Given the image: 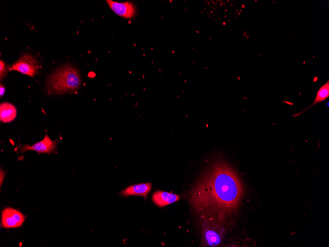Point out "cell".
Instances as JSON below:
<instances>
[{"mask_svg": "<svg viewBox=\"0 0 329 247\" xmlns=\"http://www.w3.org/2000/svg\"><path fill=\"white\" fill-rule=\"evenodd\" d=\"M24 220L23 214L12 208H6L1 212V223L3 228L20 227L23 225Z\"/></svg>", "mask_w": 329, "mask_h": 247, "instance_id": "5b68a950", "label": "cell"}, {"mask_svg": "<svg viewBox=\"0 0 329 247\" xmlns=\"http://www.w3.org/2000/svg\"><path fill=\"white\" fill-rule=\"evenodd\" d=\"M243 189L237 174L226 163H214L191 191L190 203L202 217L224 221L236 211Z\"/></svg>", "mask_w": 329, "mask_h": 247, "instance_id": "6da1fadb", "label": "cell"}, {"mask_svg": "<svg viewBox=\"0 0 329 247\" xmlns=\"http://www.w3.org/2000/svg\"><path fill=\"white\" fill-rule=\"evenodd\" d=\"M152 188V184L150 182L139 183L130 186L120 193L123 196L131 195L146 197Z\"/></svg>", "mask_w": 329, "mask_h": 247, "instance_id": "9c48e42d", "label": "cell"}, {"mask_svg": "<svg viewBox=\"0 0 329 247\" xmlns=\"http://www.w3.org/2000/svg\"><path fill=\"white\" fill-rule=\"evenodd\" d=\"M9 68H7V66L4 64L2 61H0V80H2L8 72V70Z\"/></svg>", "mask_w": 329, "mask_h": 247, "instance_id": "7c38bea8", "label": "cell"}, {"mask_svg": "<svg viewBox=\"0 0 329 247\" xmlns=\"http://www.w3.org/2000/svg\"><path fill=\"white\" fill-rule=\"evenodd\" d=\"M4 92H5V88L2 84H0V97H2L4 95Z\"/></svg>", "mask_w": 329, "mask_h": 247, "instance_id": "4fadbf2b", "label": "cell"}, {"mask_svg": "<svg viewBox=\"0 0 329 247\" xmlns=\"http://www.w3.org/2000/svg\"><path fill=\"white\" fill-rule=\"evenodd\" d=\"M5 174L3 171L0 170V184L1 185L2 180H3Z\"/></svg>", "mask_w": 329, "mask_h": 247, "instance_id": "5bb4252c", "label": "cell"}, {"mask_svg": "<svg viewBox=\"0 0 329 247\" xmlns=\"http://www.w3.org/2000/svg\"><path fill=\"white\" fill-rule=\"evenodd\" d=\"M58 141H52L46 134L44 138L41 141L36 142L32 146L28 144L20 147V151L24 153L28 150H33L38 153L50 154L56 149Z\"/></svg>", "mask_w": 329, "mask_h": 247, "instance_id": "8992f818", "label": "cell"}, {"mask_svg": "<svg viewBox=\"0 0 329 247\" xmlns=\"http://www.w3.org/2000/svg\"><path fill=\"white\" fill-rule=\"evenodd\" d=\"M329 80H328L327 82L325 84H324L323 86H322L317 91V93L316 94L315 98L313 102L307 108H306V109H305L300 112L295 114V115H294V117L298 116V115L304 112L305 111L307 110L308 108H310L313 106L326 100L329 97Z\"/></svg>", "mask_w": 329, "mask_h": 247, "instance_id": "8fae6325", "label": "cell"}, {"mask_svg": "<svg viewBox=\"0 0 329 247\" xmlns=\"http://www.w3.org/2000/svg\"><path fill=\"white\" fill-rule=\"evenodd\" d=\"M106 2L114 13L122 17L130 19L136 14L135 7L132 2H119L111 0H107Z\"/></svg>", "mask_w": 329, "mask_h": 247, "instance_id": "52a82bcc", "label": "cell"}, {"mask_svg": "<svg viewBox=\"0 0 329 247\" xmlns=\"http://www.w3.org/2000/svg\"><path fill=\"white\" fill-rule=\"evenodd\" d=\"M179 195L165 191L158 190L152 195V201L157 206L164 207L179 200Z\"/></svg>", "mask_w": 329, "mask_h": 247, "instance_id": "ba28073f", "label": "cell"}, {"mask_svg": "<svg viewBox=\"0 0 329 247\" xmlns=\"http://www.w3.org/2000/svg\"><path fill=\"white\" fill-rule=\"evenodd\" d=\"M81 80L77 71L71 66H64L52 73L46 81L48 93L62 94L78 89Z\"/></svg>", "mask_w": 329, "mask_h": 247, "instance_id": "7a4b0ae2", "label": "cell"}, {"mask_svg": "<svg viewBox=\"0 0 329 247\" xmlns=\"http://www.w3.org/2000/svg\"><path fill=\"white\" fill-rule=\"evenodd\" d=\"M219 219L205 216L202 219L201 242L202 246L217 247L221 243L223 237L224 229Z\"/></svg>", "mask_w": 329, "mask_h": 247, "instance_id": "3957f363", "label": "cell"}, {"mask_svg": "<svg viewBox=\"0 0 329 247\" xmlns=\"http://www.w3.org/2000/svg\"><path fill=\"white\" fill-rule=\"evenodd\" d=\"M38 69L36 60L30 54H25L13 64L9 71L15 70L30 76H33L38 72Z\"/></svg>", "mask_w": 329, "mask_h": 247, "instance_id": "277c9868", "label": "cell"}, {"mask_svg": "<svg viewBox=\"0 0 329 247\" xmlns=\"http://www.w3.org/2000/svg\"><path fill=\"white\" fill-rule=\"evenodd\" d=\"M16 115V108L13 105L6 102L0 104V119L1 122H10L15 118Z\"/></svg>", "mask_w": 329, "mask_h": 247, "instance_id": "30bf717a", "label": "cell"}]
</instances>
